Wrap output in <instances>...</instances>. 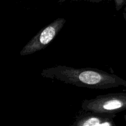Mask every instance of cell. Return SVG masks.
I'll return each instance as SVG.
<instances>
[{
	"instance_id": "obj_1",
	"label": "cell",
	"mask_w": 126,
	"mask_h": 126,
	"mask_svg": "<svg viewBox=\"0 0 126 126\" xmlns=\"http://www.w3.org/2000/svg\"><path fill=\"white\" fill-rule=\"evenodd\" d=\"M41 75L46 78L57 80L79 87L108 89L124 86L126 81L114 74L92 68H76L57 65L42 70Z\"/></svg>"
},
{
	"instance_id": "obj_2",
	"label": "cell",
	"mask_w": 126,
	"mask_h": 126,
	"mask_svg": "<svg viewBox=\"0 0 126 126\" xmlns=\"http://www.w3.org/2000/svg\"><path fill=\"white\" fill-rule=\"evenodd\" d=\"M81 108L84 111L116 114L126 110V92L108 94L84 100Z\"/></svg>"
},
{
	"instance_id": "obj_3",
	"label": "cell",
	"mask_w": 126,
	"mask_h": 126,
	"mask_svg": "<svg viewBox=\"0 0 126 126\" xmlns=\"http://www.w3.org/2000/svg\"><path fill=\"white\" fill-rule=\"evenodd\" d=\"M66 22L64 18H57L42 28L21 50V56L30 55L45 49L57 36Z\"/></svg>"
},
{
	"instance_id": "obj_4",
	"label": "cell",
	"mask_w": 126,
	"mask_h": 126,
	"mask_svg": "<svg viewBox=\"0 0 126 126\" xmlns=\"http://www.w3.org/2000/svg\"><path fill=\"white\" fill-rule=\"evenodd\" d=\"M115 114L84 111L76 118L75 126H114L112 118Z\"/></svg>"
},
{
	"instance_id": "obj_5",
	"label": "cell",
	"mask_w": 126,
	"mask_h": 126,
	"mask_svg": "<svg viewBox=\"0 0 126 126\" xmlns=\"http://www.w3.org/2000/svg\"><path fill=\"white\" fill-rule=\"evenodd\" d=\"M125 118H126V116H125Z\"/></svg>"
}]
</instances>
